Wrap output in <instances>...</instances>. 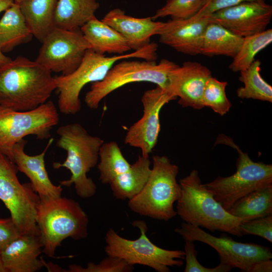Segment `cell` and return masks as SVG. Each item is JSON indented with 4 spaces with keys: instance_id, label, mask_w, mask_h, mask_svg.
<instances>
[{
    "instance_id": "cell-1",
    "label": "cell",
    "mask_w": 272,
    "mask_h": 272,
    "mask_svg": "<svg viewBox=\"0 0 272 272\" xmlns=\"http://www.w3.org/2000/svg\"><path fill=\"white\" fill-rule=\"evenodd\" d=\"M51 72L23 56L0 66V105L19 111L45 103L56 89Z\"/></svg>"
},
{
    "instance_id": "cell-2",
    "label": "cell",
    "mask_w": 272,
    "mask_h": 272,
    "mask_svg": "<svg viewBox=\"0 0 272 272\" xmlns=\"http://www.w3.org/2000/svg\"><path fill=\"white\" fill-rule=\"evenodd\" d=\"M181 193L177 201L176 213L185 223L242 237L240 224L245 219L235 217L214 198L212 192L202 184L198 172L192 170L181 179Z\"/></svg>"
},
{
    "instance_id": "cell-3",
    "label": "cell",
    "mask_w": 272,
    "mask_h": 272,
    "mask_svg": "<svg viewBox=\"0 0 272 272\" xmlns=\"http://www.w3.org/2000/svg\"><path fill=\"white\" fill-rule=\"evenodd\" d=\"M59 135L56 145L66 151V159L62 163H53L54 169L69 170V179L59 181L61 186L74 184L76 193L83 198H90L96 192L97 187L87 173L97 164L103 139L91 135L80 124L73 123L60 126L56 130Z\"/></svg>"
},
{
    "instance_id": "cell-4",
    "label": "cell",
    "mask_w": 272,
    "mask_h": 272,
    "mask_svg": "<svg viewBox=\"0 0 272 272\" xmlns=\"http://www.w3.org/2000/svg\"><path fill=\"white\" fill-rule=\"evenodd\" d=\"M157 50L158 44L155 42L130 53L111 56L97 53L91 48L88 49L81 64L74 71L55 77L59 111L64 114L79 112L82 107L80 94L82 89L88 84L102 80L117 62L131 58L156 61Z\"/></svg>"
},
{
    "instance_id": "cell-5",
    "label": "cell",
    "mask_w": 272,
    "mask_h": 272,
    "mask_svg": "<svg viewBox=\"0 0 272 272\" xmlns=\"http://www.w3.org/2000/svg\"><path fill=\"white\" fill-rule=\"evenodd\" d=\"M36 223L42 252L49 257H54L56 248L65 239L80 240L88 234V217L80 204L61 196L40 200Z\"/></svg>"
},
{
    "instance_id": "cell-6",
    "label": "cell",
    "mask_w": 272,
    "mask_h": 272,
    "mask_svg": "<svg viewBox=\"0 0 272 272\" xmlns=\"http://www.w3.org/2000/svg\"><path fill=\"white\" fill-rule=\"evenodd\" d=\"M179 169L165 156L154 155L153 167L142 189L128 199V206L141 216L168 221L174 217V203L181 193L176 180Z\"/></svg>"
},
{
    "instance_id": "cell-7",
    "label": "cell",
    "mask_w": 272,
    "mask_h": 272,
    "mask_svg": "<svg viewBox=\"0 0 272 272\" xmlns=\"http://www.w3.org/2000/svg\"><path fill=\"white\" fill-rule=\"evenodd\" d=\"M230 146L237 152L236 171L228 177L219 176L205 184L212 192L215 199L228 210L236 201L249 193L272 185V165L255 162L247 153L243 152L230 138L221 134L216 144Z\"/></svg>"
},
{
    "instance_id": "cell-8",
    "label": "cell",
    "mask_w": 272,
    "mask_h": 272,
    "mask_svg": "<svg viewBox=\"0 0 272 272\" xmlns=\"http://www.w3.org/2000/svg\"><path fill=\"white\" fill-rule=\"evenodd\" d=\"M178 65L165 58L158 63L147 60H120L113 65L102 80L92 83L85 95V102L89 108L96 109L102 100L110 93L136 82L153 83L170 91L169 76Z\"/></svg>"
},
{
    "instance_id": "cell-9",
    "label": "cell",
    "mask_w": 272,
    "mask_h": 272,
    "mask_svg": "<svg viewBox=\"0 0 272 272\" xmlns=\"http://www.w3.org/2000/svg\"><path fill=\"white\" fill-rule=\"evenodd\" d=\"M141 233L135 240H129L119 236L113 229L105 235V251L108 256L121 258L130 265L147 266L158 272H169V266L181 267L185 252L181 250H167L154 244L147 237L148 227L142 220L132 223Z\"/></svg>"
},
{
    "instance_id": "cell-10",
    "label": "cell",
    "mask_w": 272,
    "mask_h": 272,
    "mask_svg": "<svg viewBox=\"0 0 272 272\" xmlns=\"http://www.w3.org/2000/svg\"><path fill=\"white\" fill-rule=\"evenodd\" d=\"M59 120L57 109L50 100L28 111L14 110L0 105V153L11 160L14 146L29 135L43 140Z\"/></svg>"
},
{
    "instance_id": "cell-11",
    "label": "cell",
    "mask_w": 272,
    "mask_h": 272,
    "mask_svg": "<svg viewBox=\"0 0 272 272\" xmlns=\"http://www.w3.org/2000/svg\"><path fill=\"white\" fill-rule=\"evenodd\" d=\"M18 171L14 163L0 153V200L9 211L21 234L39 235L36 215L40 197L30 183L19 181Z\"/></svg>"
},
{
    "instance_id": "cell-12",
    "label": "cell",
    "mask_w": 272,
    "mask_h": 272,
    "mask_svg": "<svg viewBox=\"0 0 272 272\" xmlns=\"http://www.w3.org/2000/svg\"><path fill=\"white\" fill-rule=\"evenodd\" d=\"M42 43L35 61L61 75L74 71L91 48L80 29L68 30L54 26Z\"/></svg>"
},
{
    "instance_id": "cell-13",
    "label": "cell",
    "mask_w": 272,
    "mask_h": 272,
    "mask_svg": "<svg viewBox=\"0 0 272 272\" xmlns=\"http://www.w3.org/2000/svg\"><path fill=\"white\" fill-rule=\"evenodd\" d=\"M174 231L184 240L201 242L211 246L218 253L221 262L242 271L248 272L255 262L272 258L270 249L266 246L237 242L226 236L217 237L184 222Z\"/></svg>"
},
{
    "instance_id": "cell-14",
    "label": "cell",
    "mask_w": 272,
    "mask_h": 272,
    "mask_svg": "<svg viewBox=\"0 0 272 272\" xmlns=\"http://www.w3.org/2000/svg\"><path fill=\"white\" fill-rule=\"evenodd\" d=\"M177 98L171 91L158 86L145 91L141 98L143 114L127 131L125 144L141 149L142 156L149 157L157 143L160 131V111L166 104Z\"/></svg>"
},
{
    "instance_id": "cell-15",
    "label": "cell",
    "mask_w": 272,
    "mask_h": 272,
    "mask_svg": "<svg viewBox=\"0 0 272 272\" xmlns=\"http://www.w3.org/2000/svg\"><path fill=\"white\" fill-rule=\"evenodd\" d=\"M271 17L272 6L265 1H245L213 13L210 19L245 37L265 31Z\"/></svg>"
},
{
    "instance_id": "cell-16",
    "label": "cell",
    "mask_w": 272,
    "mask_h": 272,
    "mask_svg": "<svg viewBox=\"0 0 272 272\" xmlns=\"http://www.w3.org/2000/svg\"><path fill=\"white\" fill-rule=\"evenodd\" d=\"M210 16L172 19L164 22L158 35L159 42L180 53L189 55L201 54L203 36Z\"/></svg>"
},
{
    "instance_id": "cell-17",
    "label": "cell",
    "mask_w": 272,
    "mask_h": 272,
    "mask_svg": "<svg viewBox=\"0 0 272 272\" xmlns=\"http://www.w3.org/2000/svg\"><path fill=\"white\" fill-rule=\"evenodd\" d=\"M211 76V71L200 63L184 62L170 73V90L179 98L178 103L182 107L201 109L204 107L201 103L204 86Z\"/></svg>"
},
{
    "instance_id": "cell-18",
    "label": "cell",
    "mask_w": 272,
    "mask_h": 272,
    "mask_svg": "<svg viewBox=\"0 0 272 272\" xmlns=\"http://www.w3.org/2000/svg\"><path fill=\"white\" fill-rule=\"evenodd\" d=\"M52 142L53 139H51L44 150L36 155L31 156L25 153L24 148L27 142L24 139L17 143L12 150L11 161L18 171L29 179L33 189L41 200L60 196L62 191L61 185L52 183L45 168L44 157Z\"/></svg>"
},
{
    "instance_id": "cell-19",
    "label": "cell",
    "mask_w": 272,
    "mask_h": 272,
    "mask_svg": "<svg viewBox=\"0 0 272 272\" xmlns=\"http://www.w3.org/2000/svg\"><path fill=\"white\" fill-rule=\"evenodd\" d=\"M127 41L131 50L136 51L151 43V37L158 33L163 22L155 21L151 17L135 18L126 15L119 8L109 11L101 20Z\"/></svg>"
},
{
    "instance_id": "cell-20",
    "label": "cell",
    "mask_w": 272,
    "mask_h": 272,
    "mask_svg": "<svg viewBox=\"0 0 272 272\" xmlns=\"http://www.w3.org/2000/svg\"><path fill=\"white\" fill-rule=\"evenodd\" d=\"M42 248L39 235L21 234L0 256L7 272H35L47 265L38 258Z\"/></svg>"
},
{
    "instance_id": "cell-21",
    "label": "cell",
    "mask_w": 272,
    "mask_h": 272,
    "mask_svg": "<svg viewBox=\"0 0 272 272\" xmlns=\"http://www.w3.org/2000/svg\"><path fill=\"white\" fill-rule=\"evenodd\" d=\"M80 30L91 49L97 53L120 55L131 50L120 33L96 16L83 25Z\"/></svg>"
},
{
    "instance_id": "cell-22",
    "label": "cell",
    "mask_w": 272,
    "mask_h": 272,
    "mask_svg": "<svg viewBox=\"0 0 272 272\" xmlns=\"http://www.w3.org/2000/svg\"><path fill=\"white\" fill-rule=\"evenodd\" d=\"M98 0H57L53 25L61 29H79L95 16Z\"/></svg>"
},
{
    "instance_id": "cell-23",
    "label": "cell",
    "mask_w": 272,
    "mask_h": 272,
    "mask_svg": "<svg viewBox=\"0 0 272 272\" xmlns=\"http://www.w3.org/2000/svg\"><path fill=\"white\" fill-rule=\"evenodd\" d=\"M33 36L18 5L14 4L0 19V50L3 53L29 42Z\"/></svg>"
},
{
    "instance_id": "cell-24",
    "label": "cell",
    "mask_w": 272,
    "mask_h": 272,
    "mask_svg": "<svg viewBox=\"0 0 272 272\" xmlns=\"http://www.w3.org/2000/svg\"><path fill=\"white\" fill-rule=\"evenodd\" d=\"M57 0H23L18 5L33 35L42 42L54 27Z\"/></svg>"
},
{
    "instance_id": "cell-25",
    "label": "cell",
    "mask_w": 272,
    "mask_h": 272,
    "mask_svg": "<svg viewBox=\"0 0 272 272\" xmlns=\"http://www.w3.org/2000/svg\"><path fill=\"white\" fill-rule=\"evenodd\" d=\"M149 157L139 156L126 172L116 177L109 184L114 196L118 199H129L143 188L151 173Z\"/></svg>"
},
{
    "instance_id": "cell-26",
    "label": "cell",
    "mask_w": 272,
    "mask_h": 272,
    "mask_svg": "<svg viewBox=\"0 0 272 272\" xmlns=\"http://www.w3.org/2000/svg\"><path fill=\"white\" fill-rule=\"evenodd\" d=\"M243 40V37L211 21L203 34L201 54L208 56L224 55L233 58L238 52Z\"/></svg>"
},
{
    "instance_id": "cell-27",
    "label": "cell",
    "mask_w": 272,
    "mask_h": 272,
    "mask_svg": "<svg viewBox=\"0 0 272 272\" xmlns=\"http://www.w3.org/2000/svg\"><path fill=\"white\" fill-rule=\"evenodd\" d=\"M227 211L249 220L272 214V185L254 190L236 201Z\"/></svg>"
},
{
    "instance_id": "cell-28",
    "label": "cell",
    "mask_w": 272,
    "mask_h": 272,
    "mask_svg": "<svg viewBox=\"0 0 272 272\" xmlns=\"http://www.w3.org/2000/svg\"><path fill=\"white\" fill-rule=\"evenodd\" d=\"M99 159V179L103 184H109L116 177L127 171L131 166L124 158L117 143L114 141L102 144Z\"/></svg>"
},
{
    "instance_id": "cell-29",
    "label": "cell",
    "mask_w": 272,
    "mask_h": 272,
    "mask_svg": "<svg viewBox=\"0 0 272 272\" xmlns=\"http://www.w3.org/2000/svg\"><path fill=\"white\" fill-rule=\"evenodd\" d=\"M260 65V61L255 60L248 67L240 72L239 80L244 86L237 90L239 98L272 102V87L261 76Z\"/></svg>"
},
{
    "instance_id": "cell-30",
    "label": "cell",
    "mask_w": 272,
    "mask_h": 272,
    "mask_svg": "<svg viewBox=\"0 0 272 272\" xmlns=\"http://www.w3.org/2000/svg\"><path fill=\"white\" fill-rule=\"evenodd\" d=\"M272 42V29L243 37L241 47L229 66L233 72L248 67L255 60L256 55Z\"/></svg>"
},
{
    "instance_id": "cell-31",
    "label": "cell",
    "mask_w": 272,
    "mask_h": 272,
    "mask_svg": "<svg viewBox=\"0 0 272 272\" xmlns=\"http://www.w3.org/2000/svg\"><path fill=\"white\" fill-rule=\"evenodd\" d=\"M227 82L221 81L211 76L207 81L203 90L201 103L203 107L211 108L215 112L223 116L231 107L226 93Z\"/></svg>"
},
{
    "instance_id": "cell-32",
    "label": "cell",
    "mask_w": 272,
    "mask_h": 272,
    "mask_svg": "<svg viewBox=\"0 0 272 272\" xmlns=\"http://www.w3.org/2000/svg\"><path fill=\"white\" fill-rule=\"evenodd\" d=\"M201 6V0H167L152 17L155 20L170 16L172 19L189 18L197 13Z\"/></svg>"
},
{
    "instance_id": "cell-33",
    "label": "cell",
    "mask_w": 272,
    "mask_h": 272,
    "mask_svg": "<svg viewBox=\"0 0 272 272\" xmlns=\"http://www.w3.org/2000/svg\"><path fill=\"white\" fill-rule=\"evenodd\" d=\"M133 269V265L128 264L124 260L116 257L108 256L97 264L89 262L86 267L77 264L70 265L69 269L65 271L130 272Z\"/></svg>"
},
{
    "instance_id": "cell-34",
    "label": "cell",
    "mask_w": 272,
    "mask_h": 272,
    "mask_svg": "<svg viewBox=\"0 0 272 272\" xmlns=\"http://www.w3.org/2000/svg\"><path fill=\"white\" fill-rule=\"evenodd\" d=\"M184 252L186 260L184 272H228L233 268L221 261L215 267L208 268L202 265L197 260V252L192 241L185 240Z\"/></svg>"
},
{
    "instance_id": "cell-35",
    "label": "cell",
    "mask_w": 272,
    "mask_h": 272,
    "mask_svg": "<svg viewBox=\"0 0 272 272\" xmlns=\"http://www.w3.org/2000/svg\"><path fill=\"white\" fill-rule=\"evenodd\" d=\"M240 227L243 235H256L272 242V214L243 221Z\"/></svg>"
},
{
    "instance_id": "cell-36",
    "label": "cell",
    "mask_w": 272,
    "mask_h": 272,
    "mask_svg": "<svg viewBox=\"0 0 272 272\" xmlns=\"http://www.w3.org/2000/svg\"><path fill=\"white\" fill-rule=\"evenodd\" d=\"M20 235V231L11 217L0 219V253Z\"/></svg>"
},
{
    "instance_id": "cell-37",
    "label": "cell",
    "mask_w": 272,
    "mask_h": 272,
    "mask_svg": "<svg viewBox=\"0 0 272 272\" xmlns=\"http://www.w3.org/2000/svg\"><path fill=\"white\" fill-rule=\"evenodd\" d=\"M245 1H265V0H201L200 9L196 15L199 16H208L220 10Z\"/></svg>"
},
{
    "instance_id": "cell-38",
    "label": "cell",
    "mask_w": 272,
    "mask_h": 272,
    "mask_svg": "<svg viewBox=\"0 0 272 272\" xmlns=\"http://www.w3.org/2000/svg\"><path fill=\"white\" fill-rule=\"evenodd\" d=\"M272 261L270 259L260 260L255 262L250 268L248 272H271Z\"/></svg>"
},
{
    "instance_id": "cell-39",
    "label": "cell",
    "mask_w": 272,
    "mask_h": 272,
    "mask_svg": "<svg viewBox=\"0 0 272 272\" xmlns=\"http://www.w3.org/2000/svg\"><path fill=\"white\" fill-rule=\"evenodd\" d=\"M14 4L13 0H0V13L5 11Z\"/></svg>"
},
{
    "instance_id": "cell-40",
    "label": "cell",
    "mask_w": 272,
    "mask_h": 272,
    "mask_svg": "<svg viewBox=\"0 0 272 272\" xmlns=\"http://www.w3.org/2000/svg\"><path fill=\"white\" fill-rule=\"evenodd\" d=\"M11 60L12 59L10 57L6 56L0 50V66Z\"/></svg>"
},
{
    "instance_id": "cell-41",
    "label": "cell",
    "mask_w": 272,
    "mask_h": 272,
    "mask_svg": "<svg viewBox=\"0 0 272 272\" xmlns=\"http://www.w3.org/2000/svg\"><path fill=\"white\" fill-rule=\"evenodd\" d=\"M0 272H7L6 269L5 268L3 264L1 256H0Z\"/></svg>"
},
{
    "instance_id": "cell-42",
    "label": "cell",
    "mask_w": 272,
    "mask_h": 272,
    "mask_svg": "<svg viewBox=\"0 0 272 272\" xmlns=\"http://www.w3.org/2000/svg\"><path fill=\"white\" fill-rule=\"evenodd\" d=\"M13 1L15 4L19 5L23 0H13Z\"/></svg>"
}]
</instances>
